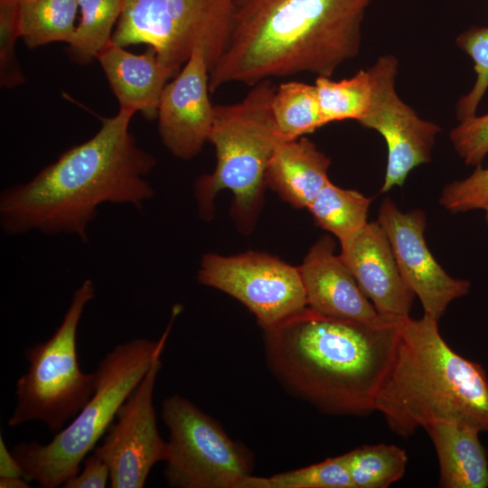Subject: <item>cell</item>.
I'll list each match as a JSON object with an SVG mask.
<instances>
[{
	"mask_svg": "<svg viewBox=\"0 0 488 488\" xmlns=\"http://www.w3.org/2000/svg\"><path fill=\"white\" fill-rule=\"evenodd\" d=\"M334 249L333 239L324 236L298 267L307 306L326 316L372 325L390 324L379 315Z\"/></svg>",
	"mask_w": 488,
	"mask_h": 488,
	"instance_id": "cell-16",
	"label": "cell"
},
{
	"mask_svg": "<svg viewBox=\"0 0 488 488\" xmlns=\"http://www.w3.org/2000/svg\"><path fill=\"white\" fill-rule=\"evenodd\" d=\"M0 477H24L23 470L0 435Z\"/></svg>",
	"mask_w": 488,
	"mask_h": 488,
	"instance_id": "cell-32",
	"label": "cell"
},
{
	"mask_svg": "<svg viewBox=\"0 0 488 488\" xmlns=\"http://www.w3.org/2000/svg\"><path fill=\"white\" fill-rule=\"evenodd\" d=\"M397 342L375 395L374 410L408 436L434 421L467 424L488 432V377L477 362L454 352L424 314L396 324Z\"/></svg>",
	"mask_w": 488,
	"mask_h": 488,
	"instance_id": "cell-4",
	"label": "cell"
},
{
	"mask_svg": "<svg viewBox=\"0 0 488 488\" xmlns=\"http://www.w3.org/2000/svg\"><path fill=\"white\" fill-rule=\"evenodd\" d=\"M20 36L17 0H0V83L14 88L25 82L15 52Z\"/></svg>",
	"mask_w": 488,
	"mask_h": 488,
	"instance_id": "cell-28",
	"label": "cell"
},
{
	"mask_svg": "<svg viewBox=\"0 0 488 488\" xmlns=\"http://www.w3.org/2000/svg\"><path fill=\"white\" fill-rule=\"evenodd\" d=\"M483 210L485 211V220L488 223V203L487 205L483 208Z\"/></svg>",
	"mask_w": 488,
	"mask_h": 488,
	"instance_id": "cell-34",
	"label": "cell"
},
{
	"mask_svg": "<svg viewBox=\"0 0 488 488\" xmlns=\"http://www.w3.org/2000/svg\"><path fill=\"white\" fill-rule=\"evenodd\" d=\"M372 0H235L227 47L210 91L301 72L331 77L355 58Z\"/></svg>",
	"mask_w": 488,
	"mask_h": 488,
	"instance_id": "cell-2",
	"label": "cell"
},
{
	"mask_svg": "<svg viewBox=\"0 0 488 488\" xmlns=\"http://www.w3.org/2000/svg\"><path fill=\"white\" fill-rule=\"evenodd\" d=\"M314 85L324 126L346 119L359 122L369 110L372 98L369 69L337 81L329 77H316Z\"/></svg>",
	"mask_w": 488,
	"mask_h": 488,
	"instance_id": "cell-23",
	"label": "cell"
},
{
	"mask_svg": "<svg viewBox=\"0 0 488 488\" xmlns=\"http://www.w3.org/2000/svg\"><path fill=\"white\" fill-rule=\"evenodd\" d=\"M198 282L239 301L263 330L307 307L298 267L267 253H206L201 259Z\"/></svg>",
	"mask_w": 488,
	"mask_h": 488,
	"instance_id": "cell-10",
	"label": "cell"
},
{
	"mask_svg": "<svg viewBox=\"0 0 488 488\" xmlns=\"http://www.w3.org/2000/svg\"><path fill=\"white\" fill-rule=\"evenodd\" d=\"M339 256L384 321L396 324L409 316L415 294L404 281L378 221L341 242Z\"/></svg>",
	"mask_w": 488,
	"mask_h": 488,
	"instance_id": "cell-15",
	"label": "cell"
},
{
	"mask_svg": "<svg viewBox=\"0 0 488 488\" xmlns=\"http://www.w3.org/2000/svg\"><path fill=\"white\" fill-rule=\"evenodd\" d=\"M162 353L119 408L102 444L93 449L109 467L112 488L144 487L152 467L166 459L167 442L159 434L153 405Z\"/></svg>",
	"mask_w": 488,
	"mask_h": 488,
	"instance_id": "cell-12",
	"label": "cell"
},
{
	"mask_svg": "<svg viewBox=\"0 0 488 488\" xmlns=\"http://www.w3.org/2000/svg\"><path fill=\"white\" fill-rule=\"evenodd\" d=\"M21 39L28 48L70 44L77 26V0H17Z\"/></svg>",
	"mask_w": 488,
	"mask_h": 488,
	"instance_id": "cell-20",
	"label": "cell"
},
{
	"mask_svg": "<svg viewBox=\"0 0 488 488\" xmlns=\"http://www.w3.org/2000/svg\"><path fill=\"white\" fill-rule=\"evenodd\" d=\"M169 431L167 484L177 488H242L251 475L249 452L230 439L221 426L179 395L162 404Z\"/></svg>",
	"mask_w": 488,
	"mask_h": 488,
	"instance_id": "cell-9",
	"label": "cell"
},
{
	"mask_svg": "<svg viewBox=\"0 0 488 488\" xmlns=\"http://www.w3.org/2000/svg\"><path fill=\"white\" fill-rule=\"evenodd\" d=\"M449 138L466 164L481 165L488 155V113L460 121L450 131Z\"/></svg>",
	"mask_w": 488,
	"mask_h": 488,
	"instance_id": "cell-30",
	"label": "cell"
},
{
	"mask_svg": "<svg viewBox=\"0 0 488 488\" xmlns=\"http://www.w3.org/2000/svg\"><path fill=\"white\" fill-rule=\"evenodd\" d=\"M242 488H353L344 455L267 477L250 475Z\"/></svg>",
	"mask_w": 488,
	"mask_h": 488,
	"instance_id": "cell-26",
	"label": "cell"
},
{
	"mask_svg": "<svg viewBox=\"0 0 488 488\" xmlns=\"http://www.w3.org/2000/svg\"><path fill=\"white\" fill-rule=\"evenodd\" d=\"M378 222L389 240L404 281L418 296L424 314L438 321L450 302L469 292L470 282L450 277L436 262L425 240L426 215L421 210L402 212L385 198Z\"/></svg>",
	"mask_w": 488,
	"mask_h": 488,
	"instance_id": "cell-13",
	"label": "cell"
},
{
	"mask_svg": "<svg viewBox=\"0 0 488 488\" xmlns=\"http://www.w3.org/2000/svg\"><path fill=\"white\" fill-rule=\"evenodd\" d=\"M276 89L271 80H265L251 86L240 101L214 105L209 142L215 150L216 165L194 183L202 220L213 218L217 194L230 190L233 194L230 213L238 230L246 235L254 230L264 204L269 160L278 144L287 140L272 113Z\"/></svg>",
	"mask_w": 488,
	"mask_h": 488,
	"instance_id": "cell-5",
	"label": "cell"
},
{
	"mask_svg": "<svg viewBox=\"0 0 488 488\" xmlns=\"http://www.w3.org/2000/svg\"><path fill=\"white\" fill-rule=\"evenodd\" d=\"M99 62L119 108L141 113L147 120L155 119L163 89L174 77L148 46L136 54L112 40L99 52Z\"/></svg>",
	"mask_w": 488,
	"mask_h": 488,
	"instance_id": "cell-17",
	"label": "cell"
},
{
	"mask_svg": "<svg viewBox=\"0 0 488 488\" xmlns=\"http://www.w3.org/2000/svg\"><path fill=\"white\" fill-rule=\"evenodd\" d=\"M455 42L473 60L476 74L471 90L457 102L456 115L462 121L476 116L479 103L488 89V26H473L461 33Z\"/></svg>",
	"mask_w": 488,
	"mask_h": 488,
	"instance_id": "cell-27",
	"label": "cell"
},
{
	"mask_svg": "<svg viewBox=\"0 0 488 488\" xmlns=\"http://www.w3.org/2000/svg\"><path fill=\"white\" fill-rule=\"evenodd\" d=\"M371 199L354 190H346L331 181L320 190L307 210L316 224L336 237L346 240L367 223Z\"/></svg>",
	"mask_w": 488,
	"mask_h": 488,
	"instance_id": "cell-21",
	"label": "cell"
},
{
	"mask_svg": "<svg viewBox=\"0 0 488 488\" xmlns=\"http://www.w3.org/2000/svg\"><path fill=\"white\" fill-rule=\"evenodd\" d=\"M439 202L454 213L483 209L488 203V168L476 166L468 177L446 184Z\"/></svg>",
	"mask_w": 488,
	"mask_h": 488,
	"instance_id": "cell-29",
	"label": "cell"
},
{
	"mask_svg": "<svg viewBox=\"0 0 488 488\" xmlns=\"http://www.w3.org/2000/svg\"><path fill=\"white\" fill-rule=\"evenodd\" d=\"M353 488H386L405 474L404 449L386 444L362 446L344 454Z\"/></svg>",
	"mask_w": 488,
	"mask_h": 488,
	"instance_id": "cell-25",
	"label": "cell"
},
{
	"mask_svg": "<svg viewBox=\"0 0 488 488\" xmlns=\"http://www.w3.org/2000/svg\"><path fill=\"white\" fill-rule=\"evenodd\" d=\"M210 92L208 64L203 52L196 49L166 83L158 105L159 136L174 157L192 159L209 142L214 117Z\"/></svg>",
	"mask_w": 488,
	"mask_h": 488,
	"instance_id": "cell-14",
	"label": "cell"
},
{
	"mask_svg": "<svg viewBox=\"0 0 488 488\" xmlns=\"http://www.w3.org/2000/svg\"><path fill=\"white\" fill-rule=\"evenodd\" d=\"M23 477H0L1 488H28L30 485Z\"/></svg>",
	"mask_w": 488,
	"mask_h": 488,
	"instance_id": "cell-33",
	"label": "cell"
},
{
	"mask_svg": "<svg viewBox=\"0 0 488 488\" xmlns=\"http://www.w3.org/2000/svg\"><path fill=\"white\" fill-rule=\"evenodd\" d=\"M109 467L100 455L93 451L85 457L81 473L68 478L64 488H104L109 480Z\"/></svg>",
	"mask_w": 488,
	"mask_h": 488,
	"instance_id": "cell-31",
	"label": "cell"
},
{
	"mask_svg": "<svg viewBox=\"0 0 488 488\" xmlns=\"http://www.w3.org/2000/svg\"><path fill=\"white\" fill-rule=\"evenodd\" d=\"M424 429L437 455L441 487H488V461L478 428L452 421H434Z\"/></svg>",
	"mask_w": 488,
	"mask_h": 488,
	"instance_id": "cell-19",
	"label": "cell"
},
{
	"mask_svg": "<svg viewBox=\"0 0 488 488\" xmlns=\"http://www.w3.org/2000/svg\"><path fill=\"white\" fill-rule=\"evenodd\" d=\"M277 127L287 139H297L324 127L315 85L291 80L277 87L272 99Z\"/></svg>",
	"mask_w": 488,
	"mask_h": 488,
	"instance_id": "cell-22",
	"label": "cell"
},
{
	"mask_svg": "<svg viewBox=\"0 0 488 488\" xmlns=\"http://www.w3.org/2000/svg\"><path fill=\"white\" fill-rule=\"evenodd\" d=\"M330 164L331 159L308 138L284 140L269 160L266 183L294 208L307 209L330 181Z\"/></svg>",
	"mask_w": 488,
	"mask_h": 488,
	"instance_id": "cell-18",
	"label": "cell"
},
{
	"mask_svg": "<svg viewBox=\"0 0 488 488\" xmlns=\"http://www.w3.org/2000/svg\"><path fill=\"white\" fill-rule=\"evenodd\" d=\"M235 0H125L112 42L153 47L175 76L196 49L209 70L223 54L231 32Z\"/></svg>",
	"mask_w": 488,
	"mask_h": 488,
	"instance_id": "cell-8",
	"label": "cell"
},
{
	"mask_svg": "<svg viewBox=\"0 0 488 488\" xmlns=\"http://www.w3.org/2000/svg\"><path fill=\"white\" fill-rule=\"evenodd\" d=\"M79 21L69 45L78 61L89 62L111 41L125 0H77Z\"/></svg>",
	"mask_w": 488,
	"mask_h": 488,
	"instance_id": "cell-24",
	"label": "cell"
},
{
	"mask_svg": "<svg viewBox=\"0 0 488 488\" xmlns=\"http://www.w3.org/2000/svg\"><path fill=\"white\" fill-rule=\"evenodd\" d=\"M135 112L119 108L100 117L87 141L64 151L29 181L0 194V224L9 235L38 231L71 234L88 241L87 230L104 203L142 210L154 194L146 176L156 164L129 130Z\"/></svg>",
	"mask_w": 488,
	"mask_h": 488,
	"instance_id": "cell-1",
	"label": "cell"
},
{
	"mask_svg": "<svg viewBox=\"0 0 488 488\" xmlns=\"http://www.w3.org/2000/svg\"><path fill=\"white\" fill-rule=\"evenodd\" d=\"M176 305L157 341L132 339L117 345L99 362L91 398L47 445L21 442L13 448L27 481H34L42 488H56L79 473L80 463L106 434L155 357L163 352L173 324L182 311L181 305Z\"/></svg>",
	"mask_w": 488,
	"mask_h": 488,
	"instance_id": "cell-6",
	"label": "cell"
},
{
	"mask_svg": "<svg viewBox=\"0 0 488 488\" xmlns=\"http://www.w3.org/2000/svg\"><path fill=\"white\" fill-rule=\"evenodd\" d=\"M94 296L92 280H84L52 336L25 349L29 368L16 382V404L9 427L42 421L52 431L60 430L91 398L96 376L80 368L77 333L84 309Z\"/></svg>",
	"mask_w": 488,
	"mask_h": 488,
	"instance_id": "cell-7",
	"label": "cell"
},
{
	"mask_svg": "<svg viewBox=\"0 0 488 488\" xmlns=\"http://www.w3.org/2000/svg\"><path fill=\"white\" fill-rule=\"evenodd\" d=\"M264 333L270 368L296 394L333 414L374 411L396 346L395 324L335 318L307 306Z\"/></svg>",
	"mask_w": 488,
	"mask_h": 488,
	"instance_id": "cell-3",
	"label": "cell"
},
{
	"mask_svg": "<svg viewBox=\"0 0 488 488\" xmlns=\"http://www.w3.org/2000/svg\"><path fill=\"white\" fill-rule=\"evenodd\" d=\"M399 61L392 54L380 56L369 71L372 98L359 123L379 132L388 148L387 167L380 192L402 186L409 172L431 160L441 127L418 117L398 95L395 83Z\"/></svg>",
	"mask_w": 488,
	"mask_h": 488,
	"instance_id": "cell-11",
	"label": "cell"
}]
</instances>
